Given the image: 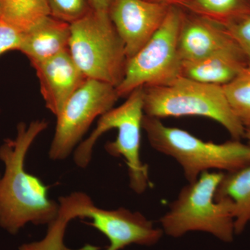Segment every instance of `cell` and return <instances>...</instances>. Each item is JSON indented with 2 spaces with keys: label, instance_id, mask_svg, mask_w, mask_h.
I'll return each mask as SVG.
<instances>
[{
  "label": "cell",
  "instance_id": "cell-1",
  "mask_svg": "<svg viewBox=\"0 0 250 250\" xmlns=\"http://www.w3.org/2000/svg\"><path fill=\"white\" fill-rule=\"evenodd\" d=\"M45 120L20 123L15 139L0 146L4 172L0 179V227L16 234L28 223L49 225L59 215V205L48 197V187L24 168L25 158L36 138L45 131Z\"/></svg>",
  "mask_w": 250,
  "mask_h": 250
},
{
  "label": "cell",
  "instance_id": "cell-2",
  "mask_svg": "<svg viewBox=\"0 0 250 250\" xmlns=\"http://www.w3.org/2000/svg\"><path fill=\"white\" fill-rule=\"evenodd\" d=\"M143 129L157 152L173 158L188 183L210 170L231 172L250 164V146L238 140L206 142L185 130L166 126L161 119L144 116Z\"/></svg>",
  "mask_w": 250,
  "mask_h": 250
},
{
  "label": "cell",
  "instance_id": "cell-3",
  "mask_svg": "<svg viewBox=\"0 0 250 250\" xmlns=\"http://www.w3.org/2000/svg\"><path fill=\"white\" fill-rule=\"evenodd\" d=\"M126 98L121 106L100 117L93 132L75 148L74 161L80 168H85L91 161L99 138L109 130L117 129L116 139L106 143L105 150L114 157H123L127 166L129 187L141 195L149 184L147 166L141 159V129L145 116L143 87L136 88Z\"/></svg>",
  "mask_w": 250,
  "mask_h": 250
},
{
  "label": "cell",
  "instance_id": "cell-4",
  "mask_svg": "<svg viewBox=\"0 0 250 250\" xmlns=\"http://www.w3.org/2000/svg\"><path fill=\"white\" fill-rule=\"evenodd\" d=\"M223 174L207 171L185 186L161 217L163 231L174 238L202 231L225 243L232 241L236 235L232 205L215 199Z\"/></svg>",
  "mask_w": 250,
  "mask_h": 250
},
{
  "label": "cell",
  "instance_id": "cell-5",
  "mask_svg": "<svg viewBox=\"0 0 250 250\" xmlns=\"http://www.w3.org/2000/svg\"><path fill=\"white\" fill-rule=\"evenodd\" d=\"M145 116H200L222 125L233 140L244 138L246 128L231 111L223 87L180 77L163 86L143 87Z\"/></svg>",
  "mask_w": 250,
  "mask_h": 250
},
{
  "label": "cell",
  "instance_id": "cell-6",
  "mask_svg": "<svg viewBox=\"0 0 250 250\" xmlns=\"http://www.w3.org/2000/svg\"><path fill=\"white\" fill-rule=\"evenodd\" d=\"M68 50L87 79L118 86L127 63L125 47L108 12L91 10L70 24Z\"/></svg>",
  "mask_w": 250,
  "mask_h": 250
},
{
  "label": "cell",
  "instance_id": "cell-7",
  "mask_svg": "<svg viewBox=\"0 0 250 250\" xmlns=\"http://www.w3.org/2000/svg\"><path fill=\"white\" fill-rule=\"evenodd\" d=\"M184 11L171 6L159 30L128 59L124 78L116 88L120 98H126L140 87L163 86L182 77L178 37Z\"/></svg>",
  "mask_w": 250,
  "mask_h": 250
},
{
  "label": "cell",
  "instance_id": "cell-8",
  "mask_svg": "<svg viewBox=\"0 0 250 250\" xmlns=\"http://www.w3.org/2000/svg\"><path fill=\"white\" fill-rule=\"evenodd\" d=\"M59 205L71 220L90 219L89 225L108 238L109 246L106 250H121L132 244L154 246L160 241L164 232L140 212L123 207L114 210L99 208L83 192L60 197Z\"/></svg>",
  "mask_w": 250,
  "mask_h": 250
},
{
  "label": "cell",
  "instance_id": "cell-9",
  "mask_svg": "<svg viewBox=\"0 0 250 250\" xmlns=\"http://www.w3.org/2000/svg\"><path fill=\"white\" fill-rule=\"evenodd\" d=\"M119 98L113 85L90 79L85 81L56 116L49 158L54 161L67 159L93 121L113 108Z\"/></svg>",
  "mask_w": 250,
  "mask_h": 250
},
{
  "label": "cell",
  "instance_id": "cell-10",
  "mask_svg": "<svg viewBox=\"0 0 250 250\" xmlns=\"http://www.w3.org/2000/svg\"><path fill=\"white\" fill-rule=\"evenodd\" d=\"M170 7L147 0H113L108 15L124 43L127 59L152 39Z\"/></svg>",
  "mask_w": 250,
  "mask_h": 250
},
{
  "label": "cell",
  "instance_id": "cell-11",
  "mask_svg": "<svg viewBox=\"0 0 250 250\" xmlns=\"http://www.w3.org/2000/svg\"><path fill=\"white\" fill-rule=\"evenodd\" d=\"M31 65L39 79L45 106L55 116L88 80L74 62L68 49Z\"/></svg>",
  "mask_w": 250,
  "mask_h": 250
},
{
  "label": "cell",
  "instance_id": "cell-12",
  "mask_svg": "<svg viewBox=\"0 0 250 250\" xmlns=\"http://www.w3.org/2000/svg\"><path fill=\"white\" fill-rule=\"evenodd\" d=\"M178 49L182 62H195L225 51L241 50L224 26L185 12L179 29Z\"/></svg>",
  "mask_w": 250,
  "mask_h": 250
},
{
  "label": "cell",
  "instance_id": "cell-13",
  "mask_svg": "<svg viewBox=\"0 0 250 250\" xmlns=\"http://www.w3.org/2000/svg\"><path fill=\"white\" fill-rule=\"evenodd\" d=\"M70 34V24L49 16L23 33L18 51L31 64L42 62L68 49Z\"/></svg>",
  "mask_w": 250,
  "mask_h": 250
},
{
  "label": "cell",
  "instance_id": "cell-14",
  "mask_svg": "<svg viewBox=\"0 0 250 250\" xmlns=\"http://www.w3.org/2000/svg\"><path fill=\"white\" fill-rule=\"evenodd\" d=\"M248 66L242 50L225 51L195 62H182V77L223 87Z\"/></svg>",
  "mask_w": 250,
  "mask_h": 250
},
{
  "label": "cell",
  "instance_id": "cell-15",
  "mask_svg": "<svg viewBox=\"0 0 250 250\" xmlns=\"http://www.w3.org/2000/svg\"><path fill=\"white\" fill-rule=\"evenodd\" d=\"M215 199L231 202L235 233L241 234L250 223V164L238 170L224 172Z\"/></svg>",
  "mask_w": 250,
  "mask_h": 250
},
{
  "label": "cell",
  "instance_id": "cell-16",
  "mask_svg": "<svg viewBox=\"0 0 250 250\" xmlns=\"http://www.w3.org/2000/svg\"><path fill=\"white\" fill-rule=\"evenodd\" d=\"M49 16L47 0H0V19L22 33Z\"/></svg>",
  "mask_w": 250,
  "mask_h": 250
},
{
  "label": "cell",
  "instance_id": "cell-17",
  "mask_svg": "<svg viewBox=\"0 0 250 250\" xmlns=\"http://www.w3.org/2000/svg\"><path fill=\"white\" fill-rule=\"evenodd\" d=\"M185 10L225 26L250 14V0H191Z\"/></svg>",
  "mask_w": 250,
  "mask_h": 250
},
{
  "label": "cell",
  "instance_id": "cell-18",
  "mask_svg": "<svg viewBox=\"0 0 250 250\" xmlns=\"http://www.w3.org/2000/svg\"><path fill=\"white\" fill-rule=\"evenodd\" d=\"M223 90L238 121L246 129L250 128V67H247L234 80L223 85Z\"/></svg>",
  "mask_w": 250,
  "mask_h": 250
},
{
  "label": "cell",
  "instance_id": "cell-19",
  "mask_svg": "<svg viewBox=\"0 0 250 250\" xmlns=\"http://www.w3.org/2000/svg\"><path fill=\"white\" fill-rule=\"evenodd\" d=\"M70 220L59 211L57 218L48 225L47 234L40 241L22 245L19 250H72L64 245L65 230Z\"/></svg>",
  "mask_w": 250,
  "mask_h": 250
},
{
  "label": "cell",
  "instance_id": "cell-20",
  "mask_svg": "<svg viewBox=\"0 0 250 250\" xmlns=\"http://www.w3.org/2000/svg\"><path fill=\"white\" fill-rule=\"evenodd\" d=\"M52 17L72 24L92 9L88 0H47Z\"/></svg>",
  "mask_w": 250,
  "mask_h": 250
},
{
  "label": "cell",
  "instance_id": "cell-21",
  "mask_svg": "<svg viewBox=\"0 0 250 250\" xmlns=\"http://www.w3.org/2000/svg\"><path fill=\"white\" fill-rule=\"evenodd\" d=\"M246 56L250 67V14L238 18L224 26Z\"/></svg>",
  "mask_w": 250,
  "mask_h": 250
},
{
  "label": "cell",
  "instance_id": "cell-22",
  "mask_svg": "<svg viewBox=\"0 0 250 250\" xmlns=\"http://www.w3.org/2000/svg\"><path fill=\"white\" fill-rule=\"evenodd\" d=\"M23 33L0 19V56L11 50H19Z\"/></svg>",
  "mask_w": 250,
  "mask_h": 250
},
{
  "label": "cell",
  "instance_id": "cell-23",
  "mask_svg": "<svg viewBox=\"0 0 250 250\" xmlns=\"http://www.w3.org/2000/svg\"><path fill=\"white\" fill-rule=\"evenodd\" d=\"M92 10L100 12H108L113 0H88Z\"/></svg>",
  "mask_w": 250,
  "mask_h": 250
},
{
  "label": "cell",
  "instance_id": "cell-24",
  "mask_svg": "<svg viewBox=\"0 0 250 250\" xmlns=\"http://www.w3.org/2000/svg\"><path fill=\"white\" fill-rule=\"evenodd\" d=\"M147 1L185 10L191 0H147Z\"/></svg>",
  "mask_w": 250,
  "mask_h": 250
},
{
  "label": "cell",
  "instance_id": "cell-25",
  "mask_svg": "<svg viewBox=\"0 0 250 250\" xmlns=\"http://www.w3.org/2000/svg\"><path fill=\"white\" fill-rule=\"evenodd\" d=\"M244 138H246L248 141V144L250 146V128L246 129Z\"/></svg>",
  "mask_w": 250,
  "mask_h": 250
},
{
  "label": "cell",
  "instance_id": "cell-26",
  "mask_svg": "<svg viewBox=\"0 0 250 250\" xmlns=\"http://www.w3.org/2000/svg\"><path fill=\"white\" fill-rule=\"evenodd\" d=\"M1 174H0V179H1Z\"/></svg>",
  "mask_w": 250,
  "mask_h": 250
}]
</instances>
